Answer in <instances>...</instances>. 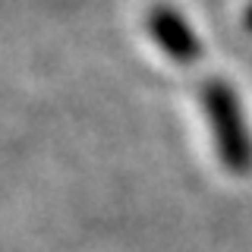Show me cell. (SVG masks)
Listing matches in <instances>:
<instances>
[{"instance_id": "1", "label": "cell", "mask_w": 252, "mask_h": 252, "mask_svg": "<svg viewBox=\"0 0 252 252\" xmlns=\"http://www.w3.org/2000/svg\"><path fill=\"white\" fill-rule=\"evenodd\" d=\"M205 110H208L211 126H215V139L224 164L233 170H246L252 164V145L246 136V126H243L236 94L224 82H211L205 89Z\"/></svg>"}, {"instance_id": "3", "label": "cell", "mask_w": 252, "mask_h": 252, "mask_svg": "<svg viewBox=\"0 0 252 252\" xmlns=\"http://www.w3.org/2000/svg\"><path fill=\"white\" fill-rule=\"evenodd\" d=\"M246 29L252 32V6H249V13H246Z\"/></svg>"}, {"instance_id": "2", "label": "cell", "mask_w": 252, "mask_h": 252, "mask_svg": "<svg viewBox=\"0 0 252 252\" xmlns=\"http://www.w3.org/2000/svg\"><path fill=\"white\" fill-rule=\"evenodd\" d=\"M148 29L158 38V44L167 51V57L180 60V63H192L199 57V41H195L192 29L186 26V19L170 6H158L148 16Z\"/></svg>"}]
</instances>
